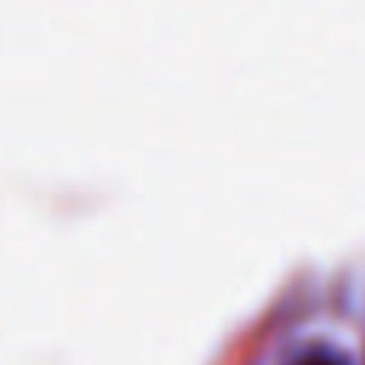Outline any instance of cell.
Returning a JSON list of instances; mask_svg holds the SVG:
<instances>
[{
	"label": "cell",
	"mask_w": 365,
	"mask_h": 365,
	"mask_svg": "<svg viewBox=\"0 0 365 365\" xmlns=\"http://www.w3.org/2000/svg\"><path fill=\"white\" fill-rule=\"evenodd\" d=\"M294 365H351V362H348L345 356L328 351V348H319V351H308V354H302Z\"/></svg>",
	"instance_id": "cell-1"
}]
</instances>
